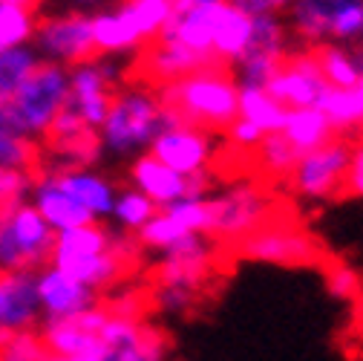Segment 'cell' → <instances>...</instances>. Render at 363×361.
Here are the masks:
<instances>
[{"instance_id": "6da1fadb", "label": "cell", "mask_w": 363, "mask_h": 361, "mask_svg": "<svg viewBox=\"0 0 363 361\" xmlns=\"http://www.w3.org/2000/svg\"><path fill=\"white\" fill-rule=\"evenodd\" d=\"M156 93L170 116L208 133H225L240 116V84L234 72H225L222 67L199 70L159 87Z\"/></svg>"}, {"instance_id": "7a4b0ae2", "label": "cell", "mask_w": 363, "mask_h": 361, "mask_svg": "<svg viewBox=\"0 0 363 361\" xmlns=\"http://www.w3.org/2000/svg\"><path fill=\"white\" fill-rule=\"evenodd\" d=\"M173 122V116L162 107L159 93L147 84H127L113 96L110 113L99 130L107 153L130 156L147 153L156 136Z\"/></svg>"}, {"instance_id": "3957f363", "label": "cell", "mask_w": 363, "mask_h": 361, "mask_svg": "<svg viewBox=\"0 0 363 361\" xmlns=\"http://www.w3.org/2000/svg\"><path fill=\"white\" fill-rule=\"evenodd\" d=\"M213 243L208 235H191L162 254L156 266L153 301L162 312L185 315L196 306L205 275L211 272Z\"/></svg>"}, {"instance_id": "277c9868", "label": "cell", "mask_w": 363, "mask_h": 361, "mask_svg": "<svg viewBox=\"0 0 363 361\" xmlns=\"http://www.w3.org/2000/svg\"><path fill=\"white\" fill-rule=\"evenodd\" d=\"M55 232L32 203L0 214V272H40L52 260Z\"/></svg>"}, {"instance_id": "5b68a950", "label": "cell", "mask_w": 363, "mask_h": 361, "mask_svg": "<svg viewBox=\"0 0 363 361\" xmlns=\"http://www.w3.org/2000/svg\"><path fill=\"white\" fill-rule=\"evenodd\" d=\"M69 104V70L40 61L32 78L21 87L15 102L6 107L29 139H47L50 127Z\"/></svg>"}, {"instance_id": "8992f818", "label": "cell", "mask_w": 363, "mask_h": 361, "mask_svg": "<svg viewBox=\"0 0 363 361\" xmlns=\"http://www.w3.org/2000/svg\"><path fill=\"white\" fill-rule=\"evenodd\" d=\"M268 197L248 183L231 185L219 194H208V237L242 243L262 225H268Z\"/></svg>"}, {"instance_id": "52a82bcc", "label": "cell", "mask_w": 363, "mask_h": 361, "mask_svg": "<svg viewBox=\"0 0 363 361\" xmlns=\"http://www.w3.org/2000/svg\"><path fill=\"white\" fill-rule=\"evenodd\" d=\"M32 47L40 55V61L58 64L64 70L99 58L96 41H93V23H89L86 12H58V15L40 18Z\"/></svg>"}, {"instance_id": "ba28073f", "label": "cell", "mask_w": 363, "mask_h": 361, "mask_svg": "<svg viewBox=\"0 0 363 361\" xmlns=\"http://www.w3.org/2000/svg\"><path fill=\"white\" fill-rule=\"evenodd\" d=\"M121 90V67L113 58H93L69 70V110L93 130H101L113 96Z\"/></svg>"}, {"instance_id": "9c48e42d", "label": "cell", "mask_w": 363, "mask_h": 361, "mask_svg": "<svg viewBox=\"0 0 363 361\" xmlns=\"http://www.w3.org/2000/svg\"><path fill=\"white\" fill-rule=\"evenodd\" d=\"M147 153L156 156L170 171H176L179 176L196 179V176H208V168L216 153V142H213V133L182 124L173 116V122L159 133Z\"/></svg>"}, {"instance_id": "30bf717a", "label": "cell", "mask_w": 363, "mask_h": 361, "mask_svg": "<svg viewBox=\"0 0 363 361\" xmlns=\"http://www.w3.org/2000/svg\"><path fill=\"white\" fill-rule=\"evenodd\" d=\"M352 145L343 139H332L329 145L303 153L294 173L289 176L291 188L306 200H329L346 188Z\"/></svg>"}, {"instance_id": "8fae6325", "label": "cell", "mask_w": 363, "mask_h": 361, "mask_svg": "<svg viewBox=\"0 0 363 361\" xmlns=\"http://www.w3.org/2000/svg\"><path fill=\"white\" fill-rule=\"evenodd\" d=\"M265 90L286 110H308L320 104L329 84L320 72V64H317V53L303 50V53H289V58L283 61V67L268 81Z\"/></svg>"}, {"instance_id": "7c38bea8", "label": "cell", "mask_w": 363, "mask_h": 361, "mask_svg": "<svg viewBox=\"0 0 363 361\" xmlns=\"http://www.w3.org/2000/svg\"><path fill=\"white\" fill-rule=\"evenodd\" d=\"M242 257L262 260V263H283V266H306L320 260V246L311 235L294 225L268 222L242 243H237Z\"/></svg>"}, {"instance_id": "4fadbf2b", "label": "cell", "mask_w": 363, "mask_h": 361, "mask_svg": "<svg viewBox=\"0 0 363 361\" xmlns=\"http://www.w3.org/2000/svg\"><path fill=\"white\" fill-rule=\"evenodd\" d=\"M222 4L225 0H173V18L159 38L173 41L179 47L205 58L208 64H213V35Z\"/></svg>"}, {"instance_id": "5bb4252c", "label": "cell", "mask_w": 363, "mask_h": 361, "mask_svg": "<svg viewBox=\"0 0 363 361\" xmlns=\"http://www.w3.org/2000/svg\"><path fill=\"white\" fill-rule=\"evenodd\" d=\"M107 306H96L69 321H47L40 338L50 355L64 361H93L101 352V327L107 321Z\"/></svg>"}, {"instance_id": "9a60e30c", "label": "cell", "mask_w": 363, "mask_h": 361, "mask_svg": "<svg viewBox=\"0 0 363 361\" xmlns=\"http://www.w3.org/2000/svg\"><path fill=\"white\" fill-rule=\"evenodd\" d=\"M130 188L145 194L162 211L185 197H208V176L185 179L167 165H162L156 156L142 153L130 165Z\"/></svg>"}, {"instance_id": "2e32d148", "label": "cell", "mask_w": 363, "mask_h": 361, "mask_svg": "<svg viewBox=\"0 0 363 361\" xmlns=\"http://www.w3.org/2000/svg\"><path fill=\"white\" fill-rule=\"evenodd\" d=\"M35 284H38L40 312L47 321H69L99 306V298L93 289L64 275L52 263L43 266L40 272H35Z\"/></svg>"}, {"instance_id": "e0dca14e", "label": "cell", "mask_w": 363, "mask_h": 361, "mask_svg": "<svg viewBox=\"0 0 363 361\" xmlns=\"http://www.w3.org/2000/svg\"><path fill=\"white\" fill-rule=\"evenodd\" d=\"M47 145L58 156V168H93L104 151L99 130L84 124L69 107L50 127Z\"/></svg>"}, {"instance_id": "ac0fdd59", "label": "cell", "mask_w": 363, "mask_h": 361, "mask_svg": "<svg viewBox=\"0 0 363 361\" xmlns=\"http://www.w3.org/2000/svg\"><path fill=\"white\" fill-rule=\"evenodd\" d=\"M40 315L35 272H0V330L6 335L32 333Z\"/></svg>"}, {"instance_id": "d6986e66", "label": "cell", "mask_w": 363, "mask_h": 361, "mask_svg": "<svg viewBox=\"0 0 363 361\" xmlns=\"http://www.w3.org/2000/svg\"><path fill=\"white\" fill-rule=\"evenodd\" d=\"M50 173L58 188L67 197H72V203H78L96 222L113 217L118 191L104 173H99L96 168H55Z\"/></svg>"}, {"instance_id": "ffe728a7", "label": "cell", "mask_w": 363, "mask_h": 361, "mask_svg": "<svg viewBox=\"0 0 363 361\" xmlns=\"http://www.w3.org/2000/svg\"><path fill=\"white\" fill-rule=\"evenodd\" d=\"M213 64H208L205 58H199L196 53L179 47L173 41H153L145 47L142 53V61H139V72L156 84V87H164V84H173L179 78H188L199 70H208Z\"/></svg>"}, {"instance_id": "44dd1931", "label": "cell", "mask_w": 363, "mask_h": 361, "mask_svg": "<svg viewBox=\"0 0 363 361\" xmlns=\"http://www.w3.org/2000/svg\"><path fill=\"white\" fill-rule=\"evenodd\" d=\"M35 211L47 220V225L61 235V232H69V229H78V225H89L96 222L93 217H89L78 203H72V197H67L58 183L52 179V173H43L35 179V188H32V200Z\"/></svg>"}, {"instance_id": "7402d4cb", "label": "cell", "mask_w": 363, "mask_h": 361, "mask_svg": "<svg viewBox=\"0 0 363 361\" xmlns=\"http://www.w3.org/2000/svg\"><path fill=\"white\" fill-rule=\"evenodd\" d=\"M89 23H93V41H96V53L99 55H124V53H135L145 47L142 35L135 32L130 15L124 12V6H110L101 12L89 15Z\"/></svg>"}, {"instance_id": "603a6c76", "label": "cell", "mask_w": 363, "mask_h": 361, "mask_svg": "<svg viewBox=\"0 0 363 361\" xmlns=\"http://www.w3.org/2000/svg\"><path fill=\"white\" fill-rule=\"evenodd\" d=\"M248 47H251V18L234 0H225L216 21V35H213V64L237 67L245 58Z\"/></svg>"}, {"instance_id": "cb8c5ba5", "label": "cell", "mask_w": 363, "mask_h": 361, "mask_svg": "<svg viewBox=\"0 0 363 361\" xmlns=\"http://www.w3.org/2000/svg\"><path fill=\"white\" fill-rule=\"evenodd\" d=\"M283 136L294 145V151L303 156V153H311L317 148H323L335 139V127L329 124V119L317 110V107H308V110H289L286 116V124H283Z\"/></svg>"}, {"instance_id": "d4e9b609", "label": "cell", "mask_w": 363, "mask_h": 361, "mask_svg": "<svg viewBox=\"0 0 363 361\" xmlns=\"http://www.w3.org/2000/svg\"><path fill=\"white\" fill-rule=\"evenodd\" d=\"M38 6L26 0H0V53L32 47L38 32Z\"/></svg>"}, {"instance_id": "484cf974", "label": "cell", "mask_w": 363, "mask_h": 361, "mask_svg": "<svg viewBox=\"0 0 363 361\" xmlns=\"http://www.w3.org/2000/svg\"><path fill=\"white\" fill-rule=\"evenodd\" d=\"M38 165V145L18 127L12 113L0 110V168L32 173Z\"/></svg>"}, {"instance_id": "4316f807", "label": "cell", "mask_w": 363, "mask_h": 361, "mask_svg": "<svg viewBox=\"0 0 363 361\" xmlns=\"http://www.w3.org/2000/svg\"><path fill=\"white\" fill-rule=\"evenodd\" d=\"M326 43L360 47L363 43V0H326Z\"/></svg>"}, {"instance_id": "83f0119b", "label": "cell", "mask_w": 363, "mask_h": 361, "mask_svg": "<svg viewBox=\"0 0 363 361\" xmlns=\"http://www.w3.org/2000/svg\"><path fill=\"white\" fill-rule=\"evenodd\" d=\"M289 110L268 93L265 87H240V119L259 127L265 136L280 133Z\"/></svg>"}, {"instance_id": "f1b7e54d", "label": "cell", "mask_w": 363, "mask_h": 361, "mask_svg": "<svg viewBox=\"0 0 363 361\" xmlns=\"http://www.w3.org/2000/svg\"><path fill=\"white\" fill-rule=\"evenodd\" d=\"M317 110L329 119L335 133L363 127V78L349 90H332L329 87L320 99V104H317Z\"/></svg>"}, {"instance_id": "f546056e", "label": "cell", "mask_w": 363, "mask_h": 361, "mask_svg": "<svg viewBox=\"0 0 363 361\" xmlns=\"http://www.w3.org/2000/svg\"><path fill=\"white\" fill-rule=\"evenodd\" d=\"M40 67V55L35 47H18L0 53V110L9 107L21 87L32 78V72Z\"/></svg>"}, {"instance_id": "4dcf8cb0", "label": "cell", "mask_w": 363, "mask_h": 361, "mask_svg": "<svg viewBox=\"0 0 363 361\" xmlns=\"http://www.w3.org/2000/svg\"><path fill=\"white\" fill-rule=\"evenodd\" d=\"M317 53V64H320V72L326 78V84L332 90H349L354 87L363 75L360 67L354 61V53L349 47H337V43H326V47L314 50Z\"/></svg>"}, {"instance_id": "1f68e13d", "label": "cell", "mask_w": 363, "mask_h": 361, "mask_svg": "<svg viewBox=\"0 0 363 361\" xmlns=\"http://www.w3.org/2000/svg\"><path fill=\"white\" fill-rule=\"evenodd\" d=\"M121 6L130 15L135 32L142 35L145 47L164 32V26L173 18V0H130V4H121Z\"/></svg>"}, {"instance_id": "d6a6232c", "label": "cell", "mask_w": 363, "mask_h": 361, "mask_svg": "<svg viewBox=\"0 0 363 361\" xmlns=\"http://www.w3.org/2000/svg\"><path fill=\"white\" fill-rule=\"evenodd\" d=\"M156 205L139 194L135 188H121L118 197H116V208H113V220L118 222V229L124 235H139L145 225L156 217Z\"/></svg>"}, {"instance_id": "836d02e7", "label": "cell", "mask_w": 363, "mask_h": 361, "mask_svg": "<svg viewBox=\"0 0 363 361\" xmlns=\"http://www.w3.org/2000/svg\"><path fill=\"white\" fill-rule=\"evenodd\" d=\"M257 162L268 176L289 179L300 162V153L294 151V145L283 136V133H271V136H265L262 145L257 148Z\"/></svg>"}, {"instance_id": "e575fe53", "label": "cell", "mask_w": 363, "mask_h": 361, "mask_svg": "<svg viewBox=\"0 0 363 361\" xmlns=\"http://www.w3.org/2000/svg\"><path fill=\"white\" fill-rule=\"evenodd\" d=\"M185 237H191V235L182 229V225H179L167 211H156V217L145 225L139 235H135L139 246H145V249H150V252H159V254L170 252L176 243H182Z\"/></svg>"}, {"instance_id": "d590c367", "label": "cell", "mask_w": 363, "mask_h": 361, "mask_svg": "<svg viewBox=\"0 0 363 361\" xmlns=\"http://www.w3.org/2000/svg\"><path fill=\"white\" fill-rule=\"evenodd\" d=\"M286 58L280 55H268V53H254L248 50L245 58L234 67V78L240 87H268V81L277 75Z\"/></svg>"}, {"instance_id": "8d00e7d4", "label": "cell", "mask_w": 363, "mask_h": 361, "mask_svg": "<svg viewBox=\"0 0 363 361\" xmlns=\"http://www.w3.org/2000/svg\"><path fill=\"white\" fill-rule=\"evenodd\" d=\"M162 211H167L188 235H208V197H185Z\"/></svg>"}, {"instance_id": "74e56055", "label": "cell", "mask_w": 363, "mask_h": 361, "mask_svg": "<svg viewBox=\"0 0 363 361\" xmlns=\"http://www.w3.org/2000/svg\"><path fill=\"white\" fill-rule=\"evenodd\" d=\"M47 352V344H43L40 333H18L9 335L4 344H0V361H43Z\"/></svg>"}, {"instance_id": "f35d334b", "label": "cell", "mask_w": 363, "mask_h": 361, "mask_svg": "<svg viewBox=\"0 0 363 361\" xmlns=\"http://www.w3.org/2000/svg\"><path fill=\"white\" fill-rule=\"evenodd\" d=\"M32 188H35L32 173L0 168V214L9 211L18 203H26V194H32Z\"/></svg>"}, {"instance_id": "ab89813d", "label": "cell", "mask_w": 363, "mask_h": 361, "mask_svg": "<svg viewBox=\"0 0 363 361\" xmlns=\"http://www.w3.org/2000/svg\"><path fill=\"white\" fill-rule=\"evenodd\" d=\"M326 286L337 301H354L360 298V289H363L360 275L346 263H332L326 269Z\"/></svg>"}, {"instance_id": "60d3db41", "label": "cell", "mask_w": 363, "mask_h": 361, "mask_svg": "<svg viewBox=\"0 0 363 361\" xmlns=\"http://www.w3.org/2000/svg\"><path fill=\"white\" fill-rule=\"evenodd\" d=\"M225 136H228V142L234 148H240V151H257L262 145V139H265V133L259 127H254L251 122H245V119L237 116V122L228 130H225Z\"/></svg>"}, {"instance_id": "b9f144b4", "label": "cell", "mask_w": 363, "mask_h": 361, "mask_svg": "<svg viewBox=\"0 0 363 361\" xmlns=\"http://www.w3.org/2000/svg\"><path fill=\"white\" fill-rule=\"evenodd\" d=\"M343 194L352 197H363V142H357L352 148V159H349V173H346V188Z\"/></svg>"}, {"instance_id": "7bdbcfd3", "label": "cell", "mask_w": 363, "mask_h": 361, "mask_svg": "<svg viewBox=\"0 0 363 361\" xmlns=\"http://www.w3.org/2000/svg\"><path fill=\"white\" fill-rule=\"evenodd\" d=\"M234 4L248 15V18H262V15H280L289 9V4H277V0H234Z\"/></svg>"}, {"instance_id": "ee69618b", "label": "cell", "mask_w": 363, "mask_h": 361, "mask_svg": "<svg viewBox=\"0 0 363 361\" xmlns=\"http://www.w3.org/2000/svg\"><path fill=\"white\" fill-rule=\"evenodd\" d=\"M93 361H124V358H118V355H113V352H107V350H101Z\"/></svg>"}, {"instance_id": "f6af8a7d", "label": "cell", "mask_w": 363, "mask_h": 361, "mask_svg": "<svg viewBox=\"0 0 363 361\" xmlns=\"http://www.w3.org/2000/svg\"><path fill=\"white\" fill-rule=\"evenodd\" d=\"M352 53H354V61H357V67H360V75H363V43H360V47H354Z\"/></svg>"}, {"instance_id": "bcb514c9", "label": "cell", "mask_w": 363, "mask_h": 361, "mask_svg": "<svg viewBox=\"0 0 363 361\" xmlns=\"http://www.w3.org/2000/svg\"><path fill=\"white\" fill-rule=\"evenodd\" d=\"M43 361H64V358H58V355H47V358H43Z\"/></svg>"}, {"instance_id": "7dc6e473", "label": "cell", "mask_w": 363, "mask_h": 361, "mask_svg": "<svg viewBox=\"0 0 363 361\" xmlns=\"http://www.w3.org/2000/svg\"><path fill=\"white\" fill-rule=\"evenodd\" d=\"M6 338H9V335H6V333H4V330H0V344H4V341H6Z\"/></svg>"}]
</instances>
